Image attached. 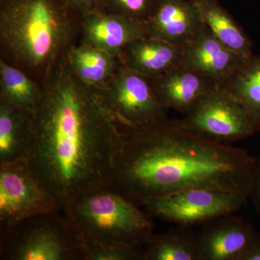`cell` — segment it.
Masks as SVG:
<instances>
[{"instance_id":"6da1fadb","label":"cell","mask_w":260,"mask_h":260,"mask_svg":"<svg viewBox=\"0 0 260 260\" xmlns=\"http://www.w3.org/2000/svg\"><path fill=\"white\" fill-rule=\"evenodd\" d=\"M42 84L24 161L65 210L80 195L110 180L122 130L98 89L75 74L67 51Z\"/></svg>"},{"instance_id":"7a4b0ae2","label":"cell","mask_w":260,"mask_h":260,"mask_svg":"<svg viewBox=\"0 0 260 260\" xmlns=\"http://www.w3.org/2000/svg\"><path fill=\"white\" fill-rule=\"evenodd\" d=\"M121 129L109 182L136 204L196 188L249 197L256 159L246 150L203 139L168 118Z\"/></svg>"},{"instance_id":"3957f363","label":"cell","mask_w":260,"mask_h":260,"mask_svg":"<svg viewBox=\"0 0 260 260\" xmlns=\"http://www.w3.org/2000/svg\"><path fill=\"white\" fill-rule=\"evenodd\" d=\"M78 32L80 18L60 0H0V59L40 83Z\"/></svg>"},{"instance_id":"277c9868","label":"cell","mask_w":260,"mask_h":260,"mask_svg":"<svg viewBox=\"0 0 260 260\" xmlns=\"http://www.w3.org/2000/svg\"><path fill=\"white\" fill-rule=\"evenodd\" d=\"M107 182L80 195L64 210L85 245L144 246L154 234L150 214Z\"/></svg>"},{"instance_id":"5b68a950","label":"cell","mask_w":260,"mask_h":260,"mask_svg":"<svg viewBox=\"0 0 260 260\" xmlns=\"http://www.w3.org/2000/svg\"><path fill=\"white\" fill-rule=\"evenodd\" d=\"M0 259L85 260V244L61 210L32 217L1 232Z\"/></svg>"},{"instance_id":"8992f818","label":"cell","mask_w":260,"mask_h":260,"mask_svg":"<svg viewBox=\"0 0 260 260\" xmlns=\"http://www.w3.org/2000/svg\"><path fill=\"white\" fill-rule=\"evenodd\" d=\"M179 121L191 134L222 144L246 139L260 130L247 109L220 88L200 98Z\"/></svg>"},{"instance_id":"52a82bcc","label":"cell","mask_w":260,"mask_h":260,"mask_svg":"<svg viewBox=\"0 0 260 260\" xmlns=\"http://www.w3.org/2000/svg\"><path fill=\"white\" fill-rule=\"evenodd\" d=\"M96 88L121 127L144 126L168 118V109L159 102L151 78L124 65Z\"/></svg>"},{"instance_id":"ba28073f","label":"cell","mask_w":260,"mask_h":260,"mask_svg":"<svg viewBox=\"0 0 260 260\" xmlns=\"http://www.w3.org/2000/svg\"><path fill=\"white\" fill-rule=\"evenodd\" d=\"M248 199L247 195L237 191L196 188L149 200L142 206L152 216L191 227L234 214Z\"/></svg>"},{"instance_id":"9c48e42d","label":"cell","mask_w":260,"mask_h":260,"mask_svg":"<svg viewBox=\"0 0 260 260\" xmlns=\"http://www.w3.org/2000/svg\"><path fill=\"white\" fill-rule=\"evenodd\" d=\"M61 210L25 161L0 164V230L42 214Z\"/></svg>"},{"instance_id":"30bf717a","label":"cell","mask_w":260,"mask_h":260,"mask_svg":"<svg viewBox=\"0 0 260 260\" xmlns=\"http://www.w3.org/2000/svg\"><path fill=\"white\" fill-rule=\"evenodd\" d=\"M145 25L148 37L180 47L195 40L206 26L194 0H158Z\"/></svg>"},{"instance_id":"8fae6325","label":"cell","mask_w":260,"mask_h":260,"mask_svg":"<svg viewBox=\"0 0 260 260\" xmlns=\"http://www.w3.org/2000/svg\"><path fill=\"white\" fill-rule=\"evenodd\" d=\"M203 260H241L260 239L251 224L233 214L204 224L198 234Z\"/></svg>"},{"instance_id":"7c38bea8","label":"cell","mask_w":260,"mask_h":260,"mask_svg":"<svg viewBox=\"0 0 260 260\" xmlns=\"http://www.w3.org/2000/svg\"><path fill=\"white\" fill-rule=\"evenodd\" d=\"M80 42L119 57L130 42L148 37L145 21L94 10L80 18Z\"/></svg>"},{"instance_id":"4fadbf2b","label":"cell","mask_w":260,"mask_h":260,"mask_svg":"<svg viewBox=\"0 0 260 260\" xmlns=\"http://www.w3.org/2000/svg\"><path fill=\"white\" fill-rule=\"evenodd\" d=\"M245 60L219 42L205 26L199 37L182 47L180 64L220 86Z\"/></svg>"},{"instance_id":"5bb4252c","label":"cell","mask_w":260,"mask_h":260,"mask_svg":"<svg viewBox=\"0 0 260 260\" xmlns=\"http://www.w3.org/2000/svg\"><path fill=\"white\" fill-rule=\"evenodd\" d=\"M151 81L160 104L184 115L200 98L220 88L213 80L181 64L151 78Z\"/></svg>"},{"instance_id":"9a60e30c","label":"cell","mask_w":260,"mask_h":260,"mask_svg":"<svg viewBox=\"0 0 260 260\" xmlns=\"http://www.w3.org/2000/svg\"><path fill=\"white\" fill-rule=\"evenodd\" d=\"M182 47L143 37L123 48L119 58L121 64L150 78H154L181 64Z\"/></svg>"},{"instance_id":"2e32d148","label":"cell","mask_w":260,"mask_h":260,"mask_svg":"<svg viewBox=\"0 0 260 260\" xmlns=\"http://www.w3.org/2000/svg\"><path fill=\"white\" fill-rule=\"evenodd\" d=\"M32 116L0 99V164L25 160L31 139Z\"/></svg>"},{"instance_id":"e0dca14e","label":"cell","mask_w":260,"mask_h":260,"mask_svg":"<svg viewBox=\"0 0 260 260\" xmlns=\"http://www.w3.org/2000/svg\"><path fill=\"white\" fill-rule=\"evenodd\" d=\"M67 56L77 77L93 88L104 85L121 65L118 56L81 42L72 44Z\"/></svg>"},{"instance_id":"ac0fdd59","label":"cell","mask_w":260,"mask_h":260,"mask_svg":"<svg viewBox=\"0 0 260 260\" xmlns=\"http://www.w3.org/2000/svg\"><path fill=\"white\" fill-rule=\"evenodd\" d=\"M196 2L205 25L219 42L243 59H248L254 55L250 39L219 0Z\"/></svg>"},{"instance_id":"d6986e66","label":"cell","mask_w":260,"mask_h":260,"mask_svg":"<svg viewBox=\"0 0 260 260\" xmlns=\"http://www.w3.org/2000/svg\"><path fill=\"white\" fill-rule=\"evenodd\" d=\"M143 248V260H203L198 234L186 225L153 234Z\"/></svg>"},{"instance_id":"ffe728a7","label":"cell","mask_w":260,"mask_h":260,"mask_svg":"<svg viewBox=\"0 0 260 260\" xmlns=\"http://www.w3.org/2000/svg\"><path fill=\"white\" fill-rule=\"evenodd\" d=\"M42 96V83L0 59V99L34 115Z\"/></svg>"},{"instance_id":"44dd1931","label":"cell","mask_w":260,"mask_h":260,"mask_svg":"<svg viewBox=\"0 0 260 260\" xmlns=\"http://www.w3.org/2000/svg\"><path fill=\"white\" fill-rule=\"evenodd\" d=\"M220 88L239 101L260 128V56L244 61Z\"/></svg>"},{"instance_id":"7402d4cb","label":"cell","mask_w":260,"mask_h":260,"mask_svg":"<svg viewBox=\"0 0 260 260\" xmlns=\"http://www.w3.org/2000/svg\"><path fill=\"white\" fill-rule=\"evenodd\" d=\"M158 0H99L98 11L146 21Z\"/></svg>"},{"instance_id":"603a6c76","label":"cell","mask_w":260,"mask_h":260,"mask_svg":"<svg viewBox=\"0 0 260 260\" xmlns=\"http://www.w3.org/2000/svg\"><path fill=\"white\" fill-rule=\"evenodd\" d=\"M144 248L135 245H85V260H143Z\"/></svg>"},{"instance_id":"cb8c5ba5","label":"cell","mask_w":260,"mask_h":260,"mask_svg":"<svg viewBox=\"0 0 260 260\" xmlns=\"http://www.w3.org/2000/svg\"><path fill=\"white\" fill-rule=\"evenodd\" d=\"M78 18L96 10L99 0H60Z\"/></svg>"},{"instance_id":"d4e9b609","label":"cell","mask_w":260,"mask_h":260,"mask_svg":"<svg viewBox=\"0 0 260 260\" xmlns=\"http://www.w3.org/2000/svg\"><path fill=\"white\" fill-rule=\"evenodd\" d=\"M249 198L260 214V158L254 164Z\"/></svg>"},{"instance_id":"484cf974","label":"cell","mask_w":260,"mask_h":260,"mask_svg":"<svg viewBox=\"0 0 260 260\" xmlns=\"http://www.w3.org/2000/svg\"><path fill=\"white\" fill-rule=\"evenodd\" d=\"M241 260H260V239L244 253Z\"/></svg>"},{"instance_id":"4316f807","label":"cell","mask_w":260,"mask_h":260,"mask_svg":"<svg viewBox=\"0 0 260 260\" xmlns=\"http://www.w3.org/2000/svg\"><path fill=\"white\" fill-rule=\"evenodd\" d=\"M194 1H200V0H194ZM220 1V0H219Z\"/></svg>"}]
</instances>
